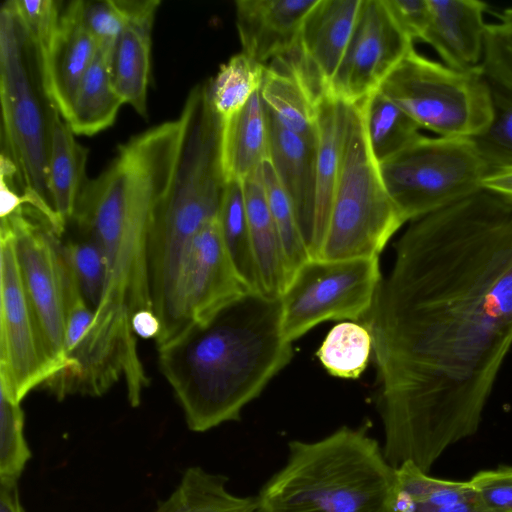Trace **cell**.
I'll list each match as a JSON object with an SVG mask.
<instances>
[{
	"instance_id": "obj_1",
	"label": "cell",
	"mask_w": 512,
	"mask_h": 512,
	"mask_svg": "<svg viewBox=\"0 0 512 512\" xmlns=\"http://www.w3.org/2000/svg\"><path fill=\"white\" fill-rule=\"evenodd\" d=\"M363 319L383 454L428 473L478 431L512 348V203L482 188L411 221Z\"/></svg>"
},
{
	"instance_id": "obj_2",
	"label": "cell",
	"mask_w": 512,
	"mask_h": 512,
	"mask_svg": "<svg viewBox=\"0 0 512 512\" xmlns=\"http://www.w3.org/2000/svg\"><path fill=\"white\" fill-rule=\"evenodd\" d=\"M292 357L281 331V299L254 293L158 348L161 373L197 433L238 421Z\"/></svg>"
},
{
	"instance_id": "obj_3",
	"label": "cell",
	"mask_w": 512,
	"mask_h": 512,
	"mask_svg": "<svg viewBox=\"0 0 512 512\" xmlns=\"http://www.w3.org/2000/svg\"><path fill=\"white\" fill-rule=\"evenodd\" d=\"M182 140V120L158 124L118 147L98 177L89 179L72 221L99 247L106 287L98 316L131 323L153 309L148 241L157 206L172 180Z\"/></svg>"
},
{
	"instance_id": "obj_4",
	"label": "cell",
	"mask_w": 512,
	"mask_h": 512,
	"mask_svg": "<svg viewBox=\"0 0 512 512\" xmlns=\"http://www.w3.org/2000/svg\"><path fill=\"white\" fill-rule=\"evenodd\" d=\"M396 468L364 427L288 443L285 465L257 495L260 512H394Z\"/></svg>"
},
{
	"instance_id": "obj_5",
	"label": "cell",
	"mask_w": 512,
	"mask_h": 512,
	"mask_svg": "<svg viewBox=\"0 0 512 512\" xmlns=\"http://www.w3.org/2000/svg\"><path fill=\"white\" fill-rule=\"evenodd\" d=\"M1 182L19 190L23 204L61 236L48 189L51 117L39 51L11 0L0 10ZM18 193V192H17Z\"/></svg>"
},
{
	"instance_id": "obj_6",
	"label": "cell",
	"mask_w": 512,
	"mask_h": 512,
	"mask_svg": "<svg viewBox=\"0 0 512 512\" xmlns=\"http://www.w3.org/2000/svg\"><path fill=\"white\" fill-rule=\"evenodd\" d=\"M404 223L369 146L364 99L350 104L340 171L318 259L379 257Z\"/></svg>"
},
{
	"instance_id": "obj_7",
	"label": "cell",
	"mask_w": 512,
	"mask_h": 512,
	"mask_svg": "<svg viewBox=\"0 0 512 512\" xmlns=\"http://www.w3.org/2000/svg\"><path fill=\"white\" fill-rule=\"evenodd\" d=\"M378 90L420 128L441 137L474 138L493 117L492 87L482 67L461 71L408 52Z\"/></svg>"
},
{
	"instance_id": "obj_8",
	"label": "cell",
	"mask_w": 512,
	"mask_h": 512,
	"mask_svg": "<svg viewBox=\"0 0 512 512\" xmlns=\"http://www.w3.org/2000/svg\"><path fill=\"white\" fill-rule=\"evenodd\" d=\"M379 168L385 187L406 222L476 193L490 173L471 138L422 134L380 163Z\"/></svg>"
},
{
	"instance_id": "obj_9",
	"label": "cell",
	"mask_w": 512,
	"mask_h": 512,
	"mask_svg": "<svg viewBox=\"0 0 512 512\" xmlns=\"http://www.w3.org/2000/svg\"><path fill=\"white\" fill-rule=\"evenodd\" d=\"M381 281L379 257L308 259L280 297L283 337L292 343L323 321L364 318Z\"/></svg>"
},
{
	"instance_id": "obj_10",
	"label": "cell",
	"mask_w": 512,
	"mask_h": 512,
	"mask_svg": "<svg viewBox=\"0 0 512 512\" xmlns=\"http://www.w3.org/2000/svg\"><path fill=\"white\" fill-rule=\"evenodd\" d=\"M12 232L25 290L47 354L65 370V327L69 273L60 236L36 210L21 205L1 217ZM57 373V374H58Z\"/></svg>"
},
{
	"instance_id": "obj_11",
	"label": "cell",
	"mask_w": 512,
	"mask_h": 512,
	"mask_svg": "<svg viewBox=\"0 0 512 512\" xmlns=\"http://www.w3.org/2000/svg\"><path fill=\"white\" fill-rule=\"evenodd\" d=\"M58 373L44 346L9 227H0V391L21 403Z\"/></svg>"
},
{
	"instance_id": "obj_12",
	"label": "cell",
	"mask_w": 512,
	"mask_h": 512,
	"mask_svg": "<svg viewBox=\"0 0 512 512\" xmlns=\"http://www.w3.org/2000/svg\"><path fill=\"white\" fill-rule=\"evenodd\" d=\"M414 48L397 26L384 0H362L342 61L328 94L347 104L376 91L387 75Z\"/></svg>"
},
{
	"instance_id": "obj_13",
	"label": "cell",
	"mask_w": 512,
	"mask_h": 512,
	"mask_svg": "<svg viewBox=\"0 0 512 512\" xmlns=\"http://www.w3.org/2000/svg\"><path fill=\"white\" fill-rule=\"evenodd\" d=\"M362 0H316L305 15L294 48L284 57L320 101L350 41Z\"/></svg>"
},
{
	"instance_id": "obj_14",
	"label": "cell",
	"mask_w": 512,
	"mask_h": 512,
	"mask_svg": "<svg viewBox=\"0 0 512 512\" xmlns=\"http://www.w3.org/2000/svg\"><path fill=\"white\" fill-rule=\"evenodd\" d=\"M249 293L227 252L217 216L197 233L184 270L182 303L189 328L207 323Z\"/></svg>"
},
{
	"instance_id": "obj_15",
	"label": "cell",
	"mask_w": 512,
	"mask_h": 512,
	"mask_svg": "<svg viewBox=\"0 0 512 512\" xmlns=\"http://www.w3.org/2000/svg\"><path fill=\"white\" fill-rule=\"evenodd\" d=\"M266 115L268 161L293 206L309 257L316 259V140L286 129L267 109Z\"/></svg>"
},
{
	"instance_id": "obj_16",
	"label": "cell",
	"mask_w": 512,
	"mask_h": 512,
	"mask_svg": "<svg viewBox=\"0 0 512 512\" xmlns=\"http://www.w3.org/2000/svg\"><path fill=\"white\" fill-rule=\"evenodd\" d=\"M97 51L98 43L82 21L80 0L68 2L50 43L39 54L45 88L65 120Z\"/></svg>"
},
{
	"instance_id": "obj_17",
	"label": "cell",
	"mask_w": 512,
	"mask_h": 512,
	"mask_svg": "<svg viewBox=\"0 0 512 512\" xmlns=\"http://www.w3.org/2000/svg\"><path fill=\"white\" fill-rule=\"evenodd\" d=\"M316 0H237L236 28L242 52L267 65L296 45L303 19Z\"/></svg>"
},
{
	"instance_id": "obj_18",
	"label": "cell",
	"mask_w": 512,
	"mask_h": 512,
	"mask_svg": "<svg viewBox=\"0 0 512 512\" xmlns=\"http://www.w3.org/2000/svg\"><path fill=\"white\" fill-rule=\"evenodd\" d=\"M430 23L423 42L456 70L480 68L485 49L487 4L478 0H429Z\"/></svg>"
},
{
	"instance_id": "obj_19",
	"label": "cell",
	"mask_w": 512,
	"mask_h": 512,
	"mask_svg": "<svg viewBox=\"0 0 512 512\" xmlns=\"http://www.w3.org/2000/svg\"><path fill=\"white\" fill-rule=\"evenodd\" d=\"M124 5L127 21L112 51V82L124 104L146 117L151 35L160 1L124 0Z\"/></svg>"
},
{
	"instance_id": "obj_20",
	"label": "cell",
	"mask_w": 512,
	"mask_h": 512,
	"mask_svg": "<svg viewBox=\"0 0 512 512\" xmlns=\"http://www.w3.org/2000/svg\"><path fill=\"white\" fill-rule=\"evenodd\" d=\"M349 105L326 94L316 109V259L327 232L342 158Z\"/></svg>"
},
{
	"instance_id": "obj_21",
	"label": "cell",
	"mask_w": 512,
	"mask_h": 512,
	"mask_svg": "<svg viewBox=\"0 0 512 512\" xmlns=\"http://www.w3.org/2000/svg\"><path fill=\"white\" fill-rule=\"evenodd\" d=\"M221 159L226 181L241 182L269 160L268 122L259 90L242 109L223 120Z\"/></svg>"
},
{
	"instance_id": "obj_22",
	"label": "cell",
	"mask_w": 512,
	"mask_h": 512,
	"mask_svg": "<svg viewBox=\"0 0 512 512\" xmlns=\"http://www.w3.org/2000/svg\"><path fill=\"white\" fill-rule=\"evenodd\" d=\"M88 150L78 143L68 122L54 108L51 117L48 189L57 219L65 230L88 182Z\"/></svg>"
},
{
	"instance_id": "obj_23",
	"label": "cell",
	"mask_w": 512,
	"mask_h": 512,
	"mask_svg": "<svg viewBox=\"0 0 512 512\" xmlns=\"http://www.w3.org/2000/svg\"><path fill=\"white\" fill-rule=\"evenodd\" d=\"M242 183L262 291L266 296L280 298L289 279L278 231L266 199L262 168Z\"/></svg>"
},
{
	"instance_id": "obj_24",
	"label": "cell",
	"mask_w": 512,
	"mask_h": 512,
	"mask_svg": "<svg viewBox=\"0 0 512 512\" xmlns=\"http://www.w3.org/2000/svg\"><path fill=\"white\" fill-rule=\"evenodd\" d=\"M259 92L266 109L282 126L306 139L316 140L318 102L284 56L266 65Z\"/></svg>"
},
{
	"instance_id": "obj_25",
	"label": "cell",
	"mask_w": 512,
	"mask_h": 512,
	"mask_svg": "<svg viewBox=\"0 0 512 512\" xmlns=\"http://www.w3.org/2000/svg\"><path fill=\"white\" fill-rule=\"evenodd\" d=\"M114 46H98L96 56L84 75L66 119L75 135L92 136L110 127L124 104L111 76Z\"/></svg>"
},
{
	"instance_id": "obj_26",
	"label": "cell",
	"mask_w": 512,
	"mask_h": 512,
	"mask_svg": "<svg viewBox=\"0 0 512 512\" xmlns=\"http://www.w3.org/2000/svg\"><path fill=\"white\" fill-rule=\"evenodd\" d=\"M228 477L201 466L187 467L180 481L153 512H260L257 496H237Z\"/></svg>"
},
{
	"instance_id": "obj_27",
	"label": "cell",
	"mask_w": 512,
	"mask_h": 512,
	"mask_svg": "<svg viewBox=\"0 0 512 512\" xmlns=\"http://www.w3.org/2000/svg\"><path fill=\"white\" fill-rule=\"evenodd\" d=\"M218 221L225 247L241 281L250 293L263 294L241 181H227Z\"/></svg>"
},
{
	"instance_id": "obj_28",
	"label": "cell",
	"mask_w": 512,
	"mask_h": 512,
	"mask_svg": "<svg viewBox=\"0 0 512 512\" xmlns=\"http://www.w3.org/2000/svg\"><path fill=\"white\" fill-rule=\"evenodd\" d=\"M476 500L478 499L468 481L434 478L411 462L396 468L394 512H414Z\"/></svg>"
},
{
	"instance_id": "obj_29",
	"label": "cell",
	"mask_w": 512,
	"mask_h": 512,
	"mask_svg": "<svg viewBox=\"0 0 512 512\" xmlns=\"http://www.w3.org/2000/svg\"><path fill=\"white\" fill-rule=\"evenodd\" d=\"M367 137L380 164L393 157L420 134V126L378 89L364 98Z\"/></svg>"
},
{
	"instance_id": "obj_30",
	"label": "cell",
	"mask_w": 512,
	"mask_h": 512,
	"mask_svg": "<svg viewBox=\"0 0 512 512\" xmlns=\"http://www.w3.org/2000/svg\"><path fill=\"white\" fill-rule=\"evenodd\" d=\"M372 349L369 329L357 321H344L329 330L316 356L330 375L357 379L366 369Z\"/></svg>"
},
{
	"instance_id": "obj_31",
	"label": "cell",
	"mask_w": 512,
	"mask_h": 512,
	"mask_svg": "<svg viewBox=\"0 0 512 512\" xmlns=\"http://www.w3.org/2000/svg\"><path fill=\"white\" fill-rule=\"evenodd\" d=\"M265 68L266 65L240 52L222 64L216 76L209 79L211 104L222 120L242 109L260 89Z\"/></svg>"
},
{
	"instance_id": "obj_32",
	"label": "cell",
	"mask_w": 512,
	"mask_h": 512,
	"mask_svg": "<svg viewBox=\"0 0 512 512\" xmlns=\"http://www.w3.org/2000/svg\"><path fill=\"white\" fill-rule=\"evenodd\" d=\"M266 199L278 231L288 279L310 259L305 247L293 206L267 161L262 166ZM288 281V283H289Z\"/></svg>"
},
{
	"instance_id": "obj_33",
	"label": "cell",
	"mask_w": 512,
	"mask_h": 512,
	"mask_svg": "<svg viewBox=\"0 0 512 512\" xmlns=\"http://www.w3.org/2000/svg\"><path fill=\"white\" fill-rule=\"evenodd\" d=\"M31 457L21 403L0 391V480L18 481Z\"/></svg>"
},
{
	"instance_id": "obj_34",
	"label": "cell",
	"mask_w": 512,
	"mask_h": 512,
	"mask_svg": "<svg viewBox=\"0 0 512 512\" xmlns=\"http://www.w3.org/2000/svg\"><path fill=\"white\" fill-rule=\"evenodd\" d=\"M493 117L486 130L471 138L490 172L512 167V95L492 86Z\"/></svg>"
},
{
	"instance_id": "obj_35",
	"label": "cell",
	"mask_w": 512,
	"mask_h": 512,
	"mask_svg": "<svg viewBox=\"0 0 512 512\" xmlns=\"http://www.w3.org/2000/svg\"><path fill=\"white\" fill-rule=\"evenodd\" d=\"M62 256L72 271L88 305L95 311L106 287V264L97 244L86 237L82 241L61 244Z\"/></svg>"
},
{
	"instance_id": "obj_36",
	"label": "cell",
	"mask_w": 512,
	"mask_h": 512,
	"mask_svg": "<svg viewBox=\"0 0 512 512\" xmlns=\"http://www.w3.org/2000/svg\"><path fill=\"white\" fill-rule=\"evenodd\" d=\"M481 67L492 86L512 95V7L487 24Z\"/></svg>"
},
{
	"instance_id": "obj_37",
	"label": "cell",
	"mask_w": 512,
	"mask_h": 512,
	"mask_svg": "<svg viewBox=\"0 0 512 512\" xmlns=\"http://www.w3.org/2000/svg\"><path fill=\"white\" fill-rule=\"evenodd\" d=\"M80 11L98 46H114L127 21L124 0H80Z\"/></svg>"
},
{
	"instance_id": "obj_38",
	"label": "cell",
	"mask_w": 512,
	"mask_h": 512,
	"mask_svg": "<svg viewBox=\"0 0 512 512\" xmlns=\"http://www.w3.org/2000/svg\"><path fill=\"white\" fill-rule=\"evenodd\" d=\"M11 3L27 34L41 54L56 31L63 3L54 0H11Z\"/></svg>"
},
{
	"instance_id": "obj_39",
	"label": "cell",
	"mask_w": 512,
	"mask_h": 512,
	"mask_svg": "<svg viewBox=\"0 0 512 512\" xmlns=\"http://www.w3.org/2000/svg\"><path fill=\"white\" fill-rule=\"evenodd\" d=\"M468 482L483 505L496 512H512V467L479 471Z\"/></svg>"
},
{
	"instance_id": "obj_40",
	"label": "cell",
	"mask_w": 512,
	"mask_h": 512,
	"mask_svg": "<svg viewBox=\"0 0 512 512\" xmlns=\"http://www.w3.org/2000/svg\"><path fill=\"white\" fill-rule=\"evenodd\" d=\"M384 3L397 26L412 42L423 41L430 23L429 0H384Z\"/></svg>"
},
{
	"instance_id": "obj_41",
	"label": "cell",
	"mask_w": 512,
	"mask_h": 512,
	"mask_svg": "<svg viewBox=\"0 0 512 512\" xmlns=\"http://www.w3.org/2000/svg\"><path fill=\"white\" fill-rule=\"evenodd\" d=\"M131 328L137 338L156 340L161 332V323L154 310L143 309L132 316Z\"/></svg>"
},
{
	"instance_id": "obj_42",
	"label": "cell",
	"mask_w": 512,
	"mask_h": 512,
	"mask_svg": "<svg viewBox=\"0 0 512 512\" xmlns=\"http://www.w3.org/2000/svg\"><path fill=\"white\" fill-rule=\"evenodd\" d=\"M482 188L492 191L512 203V167L490 172L484 178Z\"/></svg>"
},
{
	"instance_id": "obj_43",
	"label": "cell",
	"mask_w": 512,
	"mask_h": 512,
	"mask_svg": "<svg viewBox=\"0 0 512 512\" xmlns=\"http://www.w3.org/2000/svg\"><path fill=\"white\" fill-rule=\"evenodd\" d=\"M0 512H25L20 500L18 481L0 480Z\"/></svg>"
}]
</instances>
